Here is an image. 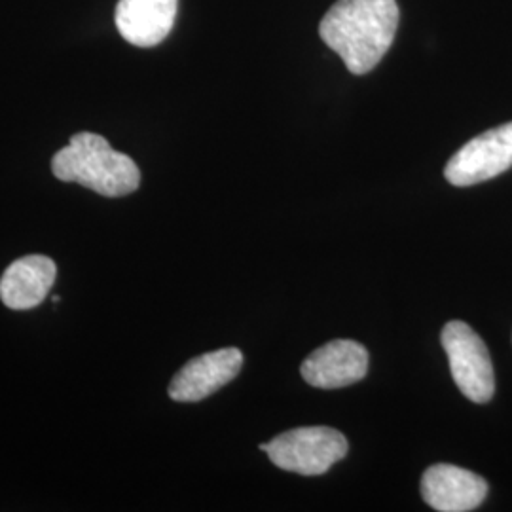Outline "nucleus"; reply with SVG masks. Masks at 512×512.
Masks as SVG:
<instances>
[{
  "instance_id": "6",
  "label": "nucleus",
  "mask_w": 512,
  "mask_h": 512,
  "mask_svg": "<svg viewBox=\"0 0 512 512\" xmlns=\"http://www.w3.org/2000/svg\"><path fill=\"white\" fill-rule=\"evenodd\" d=\"M243 366V353L238 348L217 349L188 361L173 376L169 397L177 403H200L215 391L230 384Z\"/></svg>"
},
{
  "instance_id": "2",
  "label": "nucleus",
  "mask_w": 512,
  "mask_h": 512,
  "mask_svg": "<svg viewBox=\"0 0 512 512\" xmlns=\"http://www.w3.org/2000/svg\"><path fill=\"white\" fill-rule=\"evenodd\" d=\"M52 171L63 183H78L105 198H122L141 184V171L128 154L97 133L82 131L55 152Z\"/></svg>"
},
{
  "instance_id": "1",
  "label": "nucleus",
  "mask_w": 512,
  "mask_h": 512,
  "mask_svg": "<svg viewBox=\"0 0 512 512\" xmlns=\"http://www.w3.org/2000/svg\"><path fill=\"white\" fill-rule=\"evenodd\" d=\"M399 27L397 0H338L319 25V37L349 73H370L391 48Z\"/></svg>"
},
{
  "instance_id": "7",
  "label": "nucleus",
  "mask_w": 512,
  "mask_h": 512,
  "mask_svg": "<svg viewBox=\"0 0 512 512\" xmlns=\"http://www.w3.org/2000/svg\"><path fill=\"white\" fill-rule=\"evenodd\" d=\"M421 495L435 511H475L488 495V482L458 465L439 463L429 467L421 478Z\"/></svg>"
},
{
  "instance_id": "9",
  "label": "nucleus",
  "mask_w": 512,
  "mask_h": 512,
  "mask_svg": "<svg viewBox=\"0 0 512 512\" xmlns=\"http://www.w3.org/2000/svg\"><path fill=\"white\" fill-rule=\"evenodd\" d=\"M57 266L50 256L27 255L14 260L0 279V300L10 310H33L54 287Z\"/></svg>"
},
{
  "instance_id": "5",
  "label": "nucleus",
  "mask_w": 512,
  "mask_h": 512,
  "mask_svg": "<svg viewBox=\"0 0 512 512\" xmlns=\"http://www.w3.org/2000/svg\"><path fill=\"white\" fill-rule=\"evenodd\" d=\"M512 167V122L490 129L450 158L444 175L454 186H473L490 181Z\"/></svg>"
},
{
  "instance_id": "10",
  "label": "nucleus",
  "mask_w": 512,
  "mask_h": 512,
  "mask_svg": "<svg viewBox=\"0 0 512 512\" xmlns=\"http://www.w3.org/2000/svg\"><path fill=\"white\" fill-rule=\"evenodd\" d=\"M177 8L179 0H120L114 21L129 44L152 48L171 33Z\"/></svg>"
},
{
  "instance_id": "4",
  "label": "nucleus",
  "mask_w": 512,
  "mask_h": 512,
  "mask_svg": "<svg viewBox=\"0 0 512 512\" xmlns=\"http://www.w3.org/2000/svg\"><path fill=\"white\" fill-rule=\"evenodd\" d=\"M442 346L459 391L473 403L494 397V365L482 338L463 321H450L442 330Z\"/></svg>"
},
{
  "instance_id": "8",
  "label": "nucleus",
  "mask_w": 512,
  "mask_h": 512,
  "mask_svg": "<svg viewBox=\"0 0 512 512\" xmlns=\"http://www.w3.org/2000/svg\"><path fill=\"white\" fill-rule=\"evenodd\" d=\"M302 378L321 389H338L361 382L368 372V351L355 340H332L315 349L302 363Z\"/></svg>"
},
{
  "instance_id": "3",
  "label": "nucleus",
  "mask_w": 512,
  "mask_h": 512,
  "mask_svg": "<svg viewBox=\"0 0 512 512\" xmlns=\"http://www.w3.org/2000/svg\"><path fill=\"white\" fill-rule=\"evenodd\" d=\"M275 467L296 475H325L348 454V439L332 427H298L260 446Z\"/></svg>"
}]
</instances>
